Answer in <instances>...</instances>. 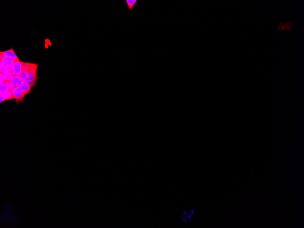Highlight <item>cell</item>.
Here are the masks:
<instances>
[{"instance_id": "17", "label": "cell", "mask_w": 304, "mask_h": 228, "mask_svg": "<svg viewBox=\"0 0 304 228\" xmlns=\"http://www.w3.org/2000/svg\"><path fill=\"white\" fill-rule=\"evenodd\" d=\"M0 96H1V97H1V102L5 101V99L4 96L3 94H1Z\"/></svg>"}, {"instance_id": "5", "label": "cell", "mask_w": 304, "mask_h": 228, "mask_svg": "<svg viewBox=\"0 0 304 228\" xmlns=\"http://www.w3.org/2000/svg\"><path fill=\"white\" fill-rule=\"evenodd\" d=\"M297 23V22H286L283 23L280 22L278 26L277 29L282 32L284 30L291 31V29Z\"/></svg>"}, {"instance_id": "8", "label": "cell", "mask_w": 304, "mask_h": 228, "mask_svg": "<svg viewBox=\"0 0 304 228\" xmlns=\"http://www.w3.org/2000/svg\"><path fill=\"white\" fill-rule=\"evenodd\" d=\"M13 88V87L10 81L1 83V94L4 93L7 90H12Z\"/></svg>"}, {"instance_id": "14", "label": "cell", "mask_w": 304, "mask_h": 228, "mask_svg": "<svg viewBox=\"0 0 304 228\" xmlns=\"http://www.w3.org/2000/svg\"><path fill=\"white\" fill-rule=\"evenodd\" d=\"M11 73V68L6 66L5 65L1 63V73L3 74L6 75Z\"/></svg>"}, {"instance_id": "4", "label": "cell", "mask_w": 304, "mask_h": 228, "mask_svg": "<svg viewBox=\"0 0 304 228\" xmlns=\"http://www.w3.org/2000/svg\"><path fill=\"white\" fill-rule=\"evenodd\" d=\"M22 70V62L20 60L15 61L12 67L11 68V72L13 76H19L21 74Z\"/></svg>"}, {"instance_id": "2", "label": "cell", "mask_w": 304, "mask_h": 228, "mask_svg": "<svg viewBox=\"0 0 304 228\" xmlns=\"http://www.w3.org/2000/svg\"><path fill=\"white\" fill-rule=\"evenodd\" d=\"M38 66V63H29V68L28 70V78L25 82L30 85L32 87L36 86L37 81L40 78V77L37 75Z\"/></svg>"}, {"instance_id": "1", "label": "cell", "mask_w": 304, "mask_h": 228, "mask_svg": "<svg viewBox=\"0 0 304 228\" xmlns=\"http://www.w3.org/2000/svg\"><path fill=\"white\" fill-rule=\"evenodd\" d=\"M14 210L12 208L10 205L6 206L5 210L1 212V224L3 226L6 227H15L18 226L19 224L18 220L15 218Z\"/></svg>"}, {"instance_id": "9", "label": "cell", "mask_w": 304, "mask_h": 228, "mask_svg": "<svg viewBox=\"0 0 304 228\" xmlns=\"http://www.w3.org/2000/svg\"><path fill=\"white\" fill-rule=\"evenodd\" d=\"M23 80L20 76H13V78L10 81L11 83L14 87H19L22 83Z\"/></svg>"}, {"instance_id": "15", "label": "cell", "mask_w": 304, "mask_h": 228, "mask_svg": "<svg viewBox=\"0 0 304 228\" xmlns=\"http://www.w3.org/2000/svg\"><path fill=\"white\" fill-rule=\"evenodd\" d=\"M28 70L22 69L21 74H20V77L22 78L23 81H26V80L28 78Z\"/></svg>"}, {"instance_id": "13", "label": "cell", "mask_w": 304, "mask_h": 228, "mask_svg": "<svg viewBox=\"0 0 304 228\" xmlns=\"http://www.w3.org/2000/svg\"><path fill=\"white\" fill-rule=\"evenodd\" d=\"M2 94H3L4 96L5 101L14 99L13 95V92L11 90H7V91Z\"/></svg>"}, {"instance_id": "7", "label": "cell", "mask_w": 304, "mask_h": 228, "mask_svg": "<svg viewBox=\"0 0 304 228\" xmlns=\"http://www.w3.org/2000/svg\"><path fill=\"white\" fill-rule=\"evenodd\" d=\"M0 56H6V57H10L12 58L13 59H14L15 61L19 60L18 58L16 55L13 48L10 49L7 51H4V52H0Z\"/></svg>"}, {"instance_id": "3", "label": "cell", "mask_w": 304, "mask_h": 228, "mask_svg": "<svg viewBox=\"0 0 304 228\" xmlns=\"http://www.w3.org/2000/svg\"><path fill=\"white\" fill-rule=\"evenodd\" d=\"M14 99L15 100V102L19 104V102H23L25 96L27 95L26 93L22 91L19 87H14L12 89Z\"/></svg>"}, {"instance_id": "6", "label": "cell", "mask_w": 304, "mask_h": 228, "mask_svg": "<svg viewBox=\"0 0 304 228\" xmlns=\"http://www.w3.org/2000/svg\"><path fill=\"white\" fill-rule=\"evenodd\" d=\"M0 60L1 64L9 68L12 67L15 62V60L12 58L6 56H0Z\"/></svg>"}, {"instance_id": "10", "label": "cell", "mask_w": 304, "mask_h": 228, "mask_svg": "<svg viewBox=\"0 0 304 228\" xmlns=\"http://www.w3.org/2000/svg\"><path fill=\"white\" fill-rule=\"evenodd\" d=\"M19 88L22 89L23 92H24L25 93H26L27 95L31 93V88L32 87H31L30 85L28 84L27 83H26L25 81H23L22 83L19 86Z\"/></svg>"}, {"instance_id": "16", "label": "cell", "mask_w": 304, "mask_h": 228, "mask_svg": "<svg viewBox=\"0 0 304 228\" xmlns=\"http://www.w3.org/2000/svg\"><path fill=\"white\" fill-rule=\"evenodd\" d=\"M6 82L5 75L2 73H1V83Z\"/></svg>"}, {"instance_id": "12", "label": "cell", "mask_w": 304, "mask_h": 228, "mask_svg": "<svg viewBox=\"0 0 304 228\" xmlns=\"http://www.w3.org/2000/svg\"><path fill=\"white\" fill-rule=\"evenodd\" d=\"M138 1V0H126V3H127L128 9L129 10V13L131 12V11L133 9L134 6Z\"/></svg>"}, {"instance_id": "11", "label": "cell", "mask_w": 304, "mask_h": 228, "mask_svg": "<svg viewBox=\"0 0 304 228\" xmlns=\"http://www.w3.org/2000/svg\"><path fill=\"white\" fill-rule=\"evenodd\" d=\"M194 212V211H191V212L190 213V215H188V213L187 212L184 213L183 215V221H184L185 223H187V222H189V221H191V217H192V216H193Z\"/></svg>"}]
</instances>
